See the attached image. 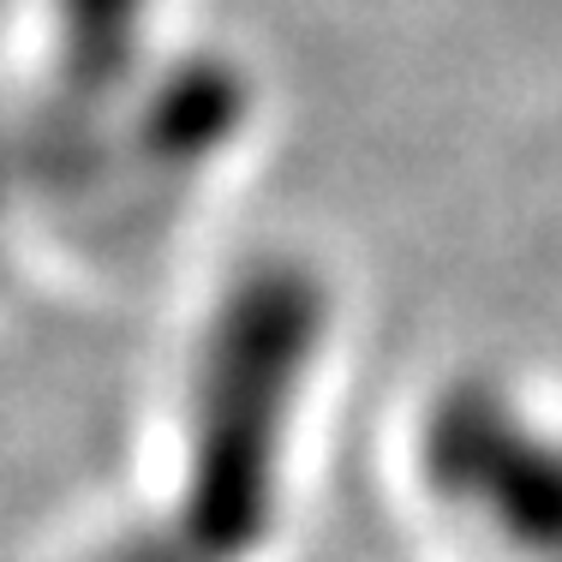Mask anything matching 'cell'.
Wrapping results in <instances>:
<instances>
[{
    "label": "cell",
    "mask_w": 562,
    "mask_h": 562,
    "mask_svg": "<svg viewBox=\"0 0 562 562\" xmlns=\"http://www.w3.org/2000/svg\"><path fill=\"white\" fill-rule=\"evenodd\" d=\"M419 497L485 562H562V431L539 407L461 383L419 425Z\"/></svg>",
    "instance_id": "obj_2"
},
{
    "label": "cell",
    "mask_w": 562,
    "mask_h": 562,
    "mask_svg": "<svg viewBox=\"0 0 562 562\" xmlns=\"http://www.w3.org/2000/svg\"><path fill=\"white\" fill-rule=\"evenodd\" d=\"M31 234H43V222H36V198H31V180H24V156H19V138L0 132V293L19 281Z\"/></svg>",
    "instance_id": "obj_3"
},
{
    "label": "cell",
    "mask_w": 562,
    "mask_h": 562,
    "mask_svg": "<svg viewBox=\"0 0 562 562\" xmlns=\"http://www.w3.org/2000/svg\"><path fill=\"white\" fill-rule=\"evenodd\" d=\"M336 329L324 263L288 246L246 251L198 305L132 503L66 562H281Z\"/></svg>",
    "instance_id": "obj_1"
}]
</instances>
